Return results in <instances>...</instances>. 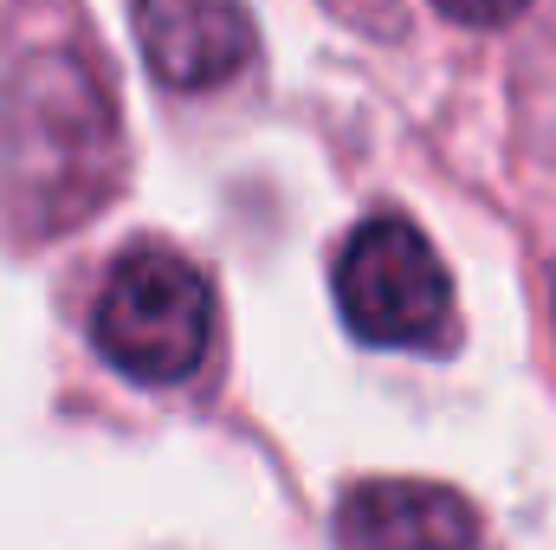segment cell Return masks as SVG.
<instances>
[{"mask_svg":"<svg viewBox=\"0 0 556 550\" xmlns=\"http://www.w3.org/2000/svg\"><path fill=\"white\" fill-rule=\"evenodd\" d=\"M124 142L104 78L72 52H26L0 85V208L26 240L98 214L117 188Z\"/></svg>","mask_w":556,"mask_h":550,"instance_id":"6da1fadb","label":"cell"},{"mask_svg":"<svg viewBox=\"0 0 556 550\" xmlns=\"http://www.w3.org/2000/svg\"><path fill=\"white\" fill-rule=\"evenodd\" d=\"M98 357L149 389H175L207 363L214 343V285L201 266H188L168 247L124 253L91 311Z\"/></svg>","mask_w":556,"mask_h":550,"instance_id":"7a4b0ae2","label":"cell"},{"mask_svg":"<svg viewBox=\"0 0 556 550\" xmlns=\"http://www.w3.org/2000/svg\"><path fill=\"white\" fill-rule=\"evenodd\" d=\"M337 311L363 343H433L453 317L446 266L415 221L376 214L337 253Z\"/></svg>","mask_w":556,"mask_h":550,"instance_id":"3957f363","label":"cell"},{"mask_svg":"<svg viewBox=\"0 0 556 550\" xmlns=\"http://www.w3.org/2000/svg\"><path fill=\"white\" fill-rule=\"evenodd\" d=\"M343 550H479V505L440 479H356L337 505Z\"/></svg>","mask_w":556,"mask_h":550,"instance_id":"277c9868","label":"cell"},{"mask_svg":"<svg viewBox=\"0 0 556 550\" xmlns=\"http://www.w3.org/2000/svg\"><path fill=\"white\" fill-rule=\"evenodd\" d=\"M137 46L168 91H214L253 59V20L240 0H130Z\"/></svg>","mask_w":556,"mask_h":550,"instance_id":"5b68a950","label":"cell"},{"mask_svg":"<svg viewBox=\"0 0 556 550\" xmlns=\"http://www.w3.org/2000/svg\"><path fill=\"white\" fill-rule=\"evenodd\" d=\"M453 26H479V33H492V26H511L531 0H433Z\"/></svg>","mask_w":556,"mask_h":550,"instance_id":"8992f818","label":"cell"},{"mask_svg":"<svg viewBox=\"0 0 556 550\" xmlns=\"http://www.w3.org/2000/svg\"><path fill=\"white\" fill-rule=\"evenodd\" d=\"M551 298H556V273H551Z\"/></svg>","mask_w":556,"mask_h":550,"instance_id":"52a82bcc","label":"cell"}]
</instances>
